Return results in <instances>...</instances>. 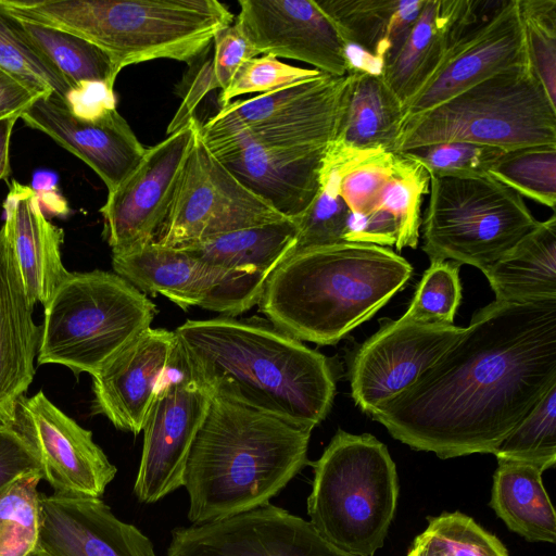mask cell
Instances as JSON below:
<instances>
[{"instance_id":"cell-29","label":"cell","mask_w":556,"mask_h":556,"mask_svg":"<svg viewBox=\"0 0 556 556\" xmlns=\"http://www.w3.org/2000/svg\"><path fill=\"white\" fill-rule=\"evenodd\" d=\"M295 238L294 222L282 219L208 237L177 250L216 267L267 278L293 253Z\"/></svg>"},{"instance_id":"cell-37","label":"cell","mask_w":556,"mask_h":556,"mask_svg":"<svg viewBox=\"0 0 556 556\" xmlns=\"http://www.w3.org/2000/svg\"><path fill=\"white\" fill-rule=\"evenodd\" d=\"M429 188L430 176L424 166L395 152L393 173L377 208L390 212L395 218L399 229L395 247L399 251L418 245L422 198L429 193Z\"/></svg>"},{"instance_id":"cell-19","label":"cell","mask_w":556,"mask_h":556,"mask_svg":"<svg viewBox=\"0 0 556 556\" xmlns=\"http://www.w3.org/2000/svg\"><path fill=\"white\" fill-rule=\"evenodd\" d=\"M235 22L257 54L298 60L345 76L343 42L315 0H240Z\"/></svg>"},{"instance_id":"cell-25","label":"cell","mask_w":556,"mask_h":556,"mask_svg":"<svg viewBox=\"0 0 556 556\" xmlns=\"http://www.w3.org/2000/svg\"><path fill=\"white\" fill-rule=\"evenodd\" d=\"M8 239L0 228V424L13 427L20 400L35 377L40 327Z\"/></svg>"},{"instance_id":"cell-18","label":"cell","mask_w":556,"mask_h":556,"mask_svg":"<svg viewBox=\"0 0 556 556\" xmlns=\"http://www.w3.org/2000/svg\"><path fill=\"white\" fill-rule=\"evenodd\" d=\"M523 64L528 61L517 0H498L483 20L450 46L429 81L404 105V121L498 72Z\"/></svg>"},{"instance_id":"cell-36","label":"cell","mask_w":556,"mask_h":556,"mask_svg":"<svg viewBox=\"0 0 556 556\" xmlns=\"http://www.w3.org/2000/svg\"><path fill=\"white\" fill-rule=\"evenodd\" d=\"M489 175L521 197L555 210L556 144H541L504 151Z\"/></svg>"},{"instance_id":"cell-42","label":"cell","mask_w":556,"mask_h":556,"mask_svg":"<svg viewBox=\"0 0 556 556\" xmlns=\"http://www.w3.org/2000/svg\"><path fill=\"white\" fill-rule=\"evenodd\" d=\"M503 152L489 146L447 141L397 153L418 162L430 177L479 178L489 176Z\"/></svg>"},{"instance_id":"cell-4","label":"cell","mask_w":556,"mask_h":556,"mask_svg":"<svg viewBox=\"0 0 556 556\" xmlns=\"http://www.w3.org/2000/svg\"><path fill=\"white\" fill-rule=\"evenodd\" d=\"M412 265L387 247L341 242L289 255L267 277L258 306L296 338L333 345L408 282Z\"/></svg>"},{"instance_id":"cell-27","label":"cell","mask_w":556,"mask_h":556,"mask_svg":"<svg viewBox=\"0 0 556 556\" xmlns=\"http://www.w3.org/2000/svg\"><path fill=\"white\" fill-rule=\"evenodd\" d=\"M495 301L556 300V216L540 222L513 249L482 270Z\"/></svg>"},{"instance_id":"cell-8","label":"cell","mask_w":556,"mask_h":556,"mask_svg":"<svg viewBox=\"0 0 556 556\" xmlns=\"http://www.w3.org/2000/svg\"><path fill=\"white\" fill-rule=\"evenodd\" d=\"M37 364L97 374L155 315V304L129 281L104 270L68 273L43 306Z\"/></svg>"},{"instance_id":"cell-38","label":"cell","mask_w":556,"mask_h":556,"mask_svg":"<svg viewBox=\"0 0 556 556\" xmlns=\"http://www.w3.org/2000/svg\"><path fill=\"white\" fill-rule=\"evenodd\" d=\"M496 459L530 464L542 471L556 463V387H553L493 453Z\"/></svg>"},{"instance_id":"cell-6","label":"cell","mask_w":556,"mask_h":556,"mask_svg":"<svg viewBox=\"0 0 556 556\" xmlns=\"http://www.w3.org/2000/svg\"><path fill=\"white\" fill-rule=\"evenodd\" d=\"M309 523L328 542L355 556L383 547L399 498L396 467L369 433L339 429L313 464Z\"/></svg>"},{"instance_id":"cell-49","label":"cell","mask_w":556,"mask_h":556,"mask_svg":"<svg viewBox=\"0 0 556 556\" xmlns=\"http://www.w3.org/2000/svg\"><path fill=\"white\" fill-rule=\"evenodd\" d=\"M348 74H367L382 77L386 61L361 46L343 43Z\"/></svg>"},{"instance_id":"cell-48","label":"cell","mask_w":556,"mask_h":556,"mask_svg":"<svg viewBox=\"0 0 556 556\" xmlns=\"http://www.w3.org/2000/svg\"><path fill=\"white\" fill-rule=\"evenodd\" d=\"M41 97L45 96L0 67V118L22 115Z\"/></svg>"},{"instance_id":"cell-15","label":"cell","mask_w":556,"mask_h":556,"mask_svg":"<svg viewBox=\"0 0 556 556\" xmlns=\"http://www.w3.org/2000/svg\"><path fill=\"white\" fill-rule=\"evenodd\" d=\"M465 328L404 316L390 320L357 350L350 365L355 404L370 415L409 388L462 336Z\"/></svg>"},{"instance_id":"cell-32","label":"cell","mask_w":556,"mask_h":556,"mask_svg":"<svg viewBox=\"0 0 556 556\" xmlns=\"http://www.w3.org/2000/svg\"><path fill=\"white\" fill-rule=\"evenodd\" d=\"M394 161L395 152L357 150L332 140L327 146L321 172L336 174L339 194L351 212L367 214L378 207Z\"/></svg>"},{"instance_id":"cell-21","label":"cell","mask_w":556,"mask_h":556,"mask_svg":"<svg viewBox=\"0 0 556 556\" xmlns=\"http://www.w3.org/2000/svg\"><path fill=\"white\" fill-rule=\"evenodd\" d=\"M175 348V332L164 328L149 327L134 338L92 376L93 414L139 434Z\"/></svg>"},{"instance_id":"cell-17","label":"cell","mask_w":556,"mask_h":556,"mask_svg":"<svg viewBox=\"0 0 556 556\" xmlns=\"http://www.w3.org/2000/svg\"><path fill=\"white\" fill-rule=\"evenodd\" d=\"M166 556H355L309 523L270 503L205 525L177 527Z\"/></svg>"},{"instance_id":"cell-1","label":"cell","mask_w":556,"mask_h":556,"mask_svg":"<svg viewBox=\"0 0 556 556\" xmlns=\"http://www.w3.org/2000/svg\"><path fill=\"white\" fill-rule=\"evenodd\" d=\"M556 387V300L493 301L419 378L370 416L413 450L493 454Z\"/></svg>"},{"instance_id":"cell-13","label":"cell","mask_w":556,"mask_h":556,"mask_svg":"<svg viewBox=\"0 0 556 556\" xmlns=\"http://www.w3.org/2000/svg\"><path fill=\"white\" fill-rule=\"evenodd\" d=\"M199 121L195 116L146 149L135 169L108 193L100 208L103 238L112 254L154 242L173 202Z\"/></svg>"},{"instance_id":"cell-34","label":"cell","mask_w":556,"mask_h":556,"mask_svg":"<svg viewBox=\"0 0 556 556\" xmlns=\"http://www.w3.org/2000/svg\"><path fill=\"white\" fill-rule=\"evenodd\" d=\"M343 43H354L387 61L393 54L392 23L401 0H315Z\"/></svg>"},{"instance_id":"cell-28","label":"cell","mask_w":556,"mask_h":556,"mask_svg":"<svg viewBox=\"0 0 556 556\" xmlns=\"http://www.w3.org/2000/svg\"><path fill=\"white\" fill-rule=\"evenodd\" d=\"M349 75L351 83L333 141L357 150L395 152L404 122L402 102L382 77Z\"/></svg>"},{"instance_id":"cell-2","label":"cell","mask_w":556,"mask_h":556,"mask_svg":"<svg viewBox=\"0 0 556 556\" xmlns=\"http://www.w3.org/2000/svg\"><path fill=\"white\" fill-rule=\"evenodd\" d=\"M178 367L212 394L313 430L336 393L329 359L273 324L222 316L175 330Z\"/></svg>"},{"instance_id":"cell-24","label":"cell","mask_w":556,"mask_h":556,"mask_svg":"<svg viewBox=\"0 0 556 556\" xmlns=\"http://www.w3.org/2000/svg\"><path fill=\"white\" fill-rule=\"evenodd\" d=\"M488 0H425L382 79L404 105L429 81L450 46L489 13Z\"/></svg>"},{"instance_id":"cell-12","label":"cell","mask_w":556,"mask_h":556,"mask_svg":"<svg viewBox=\"0 0 556 556\" xmlns=\"http://www.w3.org/2000/svg\"><path fill=\"white\" fill-rule=\"evenodd\" d=\"M114 271L144 294H163L187 309L237 316L258 303L266 277L228 270L185 252L150 243L123 254H112Z\"/></svg>"},{"instance_id":"cell-20","label":"cell","mask_w":556,"mask_h":556,"mask_svg":"<svg viewBox=\"0 0 556 556\" xmlns=\"http://www.w3.org/2000/svg\"><path fill=\"white\" fill-rule=\"evenodd\" d=\"M21 118L85 162L109 192L135 169L147 149L116 109L86 117L55 94H48L36 100Z\"/></svg>"},{"instance_id":"cell-3","label":"cell","mask_w":556,"mask_h":556,"mask_svg":"<svg viewBox=\"0 0 556 556\" xmlns=\"http://www.w3.org/2000/svg\"><path fill=\"white\" fill-rule=\"evenodd\" d=\"M311 432L213 394L182 472L191 525L228 519L270 503L308 464Z\"/></svg>"},{"instance_id":"cell-44","label":"cell","mask_w":556,"mask_h":556,"mask_svg":"<svg viewBox=\"0 0 556 556\" xmlns=\"http://www.w3.org/2000/svg\"><path fill=\"white\" fill-rule=\"evenodd\" d=\"M320 73L317 70L286 64L273 55L255 56L239 66L229 85L220 91L218 104L222 108L230 103L235 97L269 92Z\"/></svg>"},{"instance_id":"cell-41","label":"cell","mask_w":556,"mask_h":556,"mask_svg":"<svg viewBox=\"0 0 556 556\" xmlns=\"http://www.w3.org/2000/svg\"><path fill=\"white\" fill-rule=\"evenodd\" d=\"M321 188L308 207L296 218L294 250L345 242L344 232L350 208L339 194L333 172H321Z\"/></svg>"},{"instance_id":"cell-9","label":"cell","mask_w":556,"mask_h":556,"mask_svg":"<svg viewBox=\"0 0 556 556\" xmlns=\"http://www.w3.org/2000/svg\"><path fill=\"white\" fill-rule=\"evenodd\" d=\"M522 197L493 177H430L421 220L430 262L453 261L481 271L539 225Z\"/></svg>"},{"instance_id":"cell-11","label":"cell","mask_w":556,"mask_h":556,"mask_svg":"<svg viewBox=\"0 0 556 556\" xmlns=\"http://www.w3.org/2000/svg\"><path fill=\"white\" fill-rule=\"evenodd\" d=\"M282 219L287 218L243 186L210 151L198 123L168 214L153 243L181 249Z\"/></svg>"},{"instance_id":"cell-35","label":"cell","mask_w":556,"mask_h":556,"mask_svg":"<svg viewBox=\"0 0 556 556\" xmlns=\"http://www.w3.org/2000/svg\"><path fill=\"white\" fill-rule=\"evenodd\" d=\"M40 471L16 480L0 496V556H34L41 527Z\"/></svg>"},{"instance_id":"cell-14","label":"cell","mask_w":556,"mask_h":556,"mask_svg":"<svg viewBox=\"0 0 556 556\" xmlns=\"http://www.w3.org/2000/svg\"><path fill=\"white\" fill-rule=\"evenodd\" d=\"M212 396L178 367L173 355L142 428L143 445L134 483L139 502L155 503L182 486L185 463Z\"/></svg>"},{"instance_id":"cell-23","label":"cell","mask_w":556,"mask_h":556,"mask_svg":"<svg viewBox=\"0 0 556 556\" xmlns=\"http://www.w3.org/2000/svg\"><path fill=\"white\" fill-rule=\"evenodd\" d=\"M326 147L243 146L211 151L250 191L287 219L300 216L321 188Z\"/></svg>"},{"instance_id":"cell-30","label":"cell","mask_w":556,"mask_h":556,"mask_svg":"<svg viewBox=\"0 0 556 556\" xmlns=\"http://www.w3.org/2000/svg\"><path fill=\"white\" fill-rule=\"evenodd\" d=\"M490 507L507 528L529 542L556 541V513L542 482L543 471L530 464L497 460Z\"/></svg>"},{"instance_id":"cell-39","label":"cell","mask_w":556,"mask_h":556,"mask_svg":"<svg viewBox=\"0 0 556 556\" xmlns=\"http://www.w3.org/2000/svg\"><path fill=\"white\" fill-rule=\"evenodd\" d=\"M0 67L37 92L55 94L72 106L75 90L16 29L12 16L0 10Z\"/></svg>"},{"instance_id":"cell-26","label":"cell","mask_w":556,"mask_h":556,"mask_svg":"<svg viewBox=\"0 0 556 556\" xmlns=\"http://www.w3.org/2000/svg\"><path fill=\"white\" fill-rule=\"evenodd\" d=\"M3 208V227L26 293L33 304L45 306L70 273L62 262L63 229L46 218L37 192L15 180Z\"/></svg>"},{"instance_id":"cell-5","label":"cell","mask_w":556,"mask_h":556,"mask_svg":"<svg viewBox=\"0 0 556 556\" xmlns=\"http://www.w3.org/2000/svg\"><path fill=\"white\" fill-rule=\"evenodd\" d=\"M0 10L86 39L109 55L117 75L156 59L192 65L235 21L216 0H0Z\"/></svg>"},{"instance_id":"cell-22","label":"cell","mask_w":556,"mask_h":556,"mask_svg":"<svg viewBox=\"0 0 556 556\" xmlns=\"http://www.w3.org/2000/svg\"><path fill=\"white\" fill-rule=\"evenodd\" d=\"M34 556H156L152 541L101 497L41 494Z\"/></svg>"},{"instance_id":"cell-40","label":"cell","mask_w":556,"mask_h":556,"mask_svg":"<svg viewBox=\"0 0 556 556\" xmlns=\"http://www.w3.org/2000/svg\"><path fill=\"white\" fill-rule=\"evenodd\" d=\"M528 65L556 105V0H517Z\"/></svg>"},{"instance_id":"cell-33","label":"cell","mask_w":556,"mask_h":556,"mask_svg":"<svg viewBox=\"0 0 556 556\" xmlns=\"http://www.w3.org/2000/svg\"><path fill=\"white\" fill-rule=\"evenodd\" d=\"M213 54L205 60L182 88L181 103L170 124L167 135L187 125L200 102L215 89L224 90L239 66L258 54L233 23L219 30L213 41Z\"/></svg>"},{"instance_id":"cell-51","label":"cell","mask_w":556,"mask_h":556,"mask_svg":"<svg viewBox=\"0 0 556 556\" xmlns=\"http://www.w3.org/2000/svg\"><path fill=\"white\" fill-rule=\"evenodd\" d=\"M406 556H451L448 551L426 530L417 535Z\"/></svg>"},{"instance_id":"cell-43","label":"cell","mask_w":556,"mask_h":556,"mask_svg":"<svg viewBox=\"0 0 556 556\" xmlns=\"http://www.w3.org/2000/svg\"><path fill=\"white\" fill-rule=\"evenodd\" d=\"M459 267L453 261L431 262L403 316L419 323L453 325L462 299Z\"/></svg>"},{"instance_id":"cell-47","label":"cell","mask_w":556,"mask_h":556,"mask_svg":"<svg viewBox=\"0 0 556 556\" xmlns=\"http://www.w3.org/2000/svg\"><path fill=\"white\" fill-rule=\"evenodd\" d=\"M397 236V224L390 212L382 208L367 214L350 211L344 232L345 242L390 247L395 245Z\"/></svg>"},{"instance_id":"cell-45","label":"cell","mask_w":556,"mask_h":556,"mask_svg":"<svg viewBox=\"0 0 556 556\" xmlns=\"http://www.w3.org/2000/svg\"><path fill=\"white\" fill-rule=\"evenodd\" d=\"M426 531L432 534L451 556H509L492 533L463 513H442L428 517Z\"/></svg>"},{"instance_id":"cell-7","label":"cell","mask_w":556,"mask_h":556,"mask_svg":"<svg viewBox=\"0 0 556 556\" xmlns=\"http://www.w3.org/2000/svg\"><path fill=\"white\" fill-rule=\"evenodd\" d=\"M447 141L503 151L556 144V105L528 64L514 66L405 119L395 152Z\"/></svg>"},{"instance_id":"cell-31","label":"cell","mask_w":556,"mask_h":556,"mask_svg":"<svg viewBox=\"0 0 556 556\" xmlns=\"http://www.w3.org/2000/svg\"><path fill=\"white\" fill-rule=\"evenodd\" d=\"M13 20L20 34L64 77L75 93L93 83L114 88L117 74L109 55L99 47L59 28Z\"/></svg>"},{"instance_id":"cell-50","label":"cell","mask_w":556,"mask_h":556,"mask_svg":"<svg viewBox=\"0 0 556 556\" xmlns=\"http://www.w3.org/2000/svg\"><path fill=\"white\" fill-rule=\"evenodd\" d=\"M20 114L0 118V180H7L11 176L10 143L11 136Z\"/></svg>"},{"instance_id":"cell-16","label":"cell","mask_w":556,"mask_h":556,"mask_svg":"<svg viewBox=\"0 0 556 556\" xmlns=\"http://www.w3.org/2000/svg\"><path fill=\"white\" fill-rule=\"evenodd\" d=\"M34 451L42 479L62 496L101 497L117 468L93 441L92 432L38 391L23 396L13 426Z\"/></svg>"},{"instance_id":"cell-46","label":"cell","mask_w":556,"mask_h":556,"mask_svg":"<svg viewBox=\"0 0 556 556\" xmlns=\"http://www.w3.org/2000/svg\"><path fill=\"white\" fill-rule=\"evenodd\" d=\"M40 471V464L24 437L0 424V496L21 477Z\"/></svg>"},{"instance_id":"cell-10","label":"cell","mask_w":556,"mask_h":556,"mask_svg":"<svg viewBox=\"0 0 556 556\" xmlns=\"http://www.w3.org/2000/svg\"><path fill=\"white\" fill-rule=\"evenodd\" d=\"M351 75L317 76L222 106L203 124L211 151L243 146L326 147L337 135Z\"/></svg>"}]
</instances>
